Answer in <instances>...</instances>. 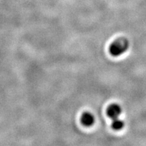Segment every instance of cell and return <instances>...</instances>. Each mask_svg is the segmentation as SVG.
I'll list each match as a JSON object with an SVG mask.
<instances>
[{
	"label": "cell",
	"instance_id": "cell-1",
	"mask_svg": "<svg viewBox=\"0 0 146 146\" xmlns=\"http://www.w3.org/2000/svg\"><path fill=\"white\" fill-rule=\"evenodd\" d=\"M129 47V42L125 38H119L115 40L109 48L110 53L114 56H120L127 50Z\"/></svg>",
	"mask_w": 146,
	"mask_h": 146
},
{
	"label": "cell",
	"instance_id": "cell-2",
	"mask_svg": "<svg viewBox=\"0 0 146 146\" xmlns=\"http://www.w3.org/2000/svg\"><path fill=\"white\" fill-rule=\"evenodd\" d=\"M121 108L118 104H112L108 108L107 110V114L110 118L112 119L118 118L120 114H121Z\"/></svg>",
	"mask_w": 146,
	"mask_h": 146
},
{
	"label": "cell",
	"instance_id": "cell-3",
	"mask_svg": "<svg viewBox=\"0 0 146 146\" xmlns=\"http://www.w3.org/2000/svg\"><path fill=\"white\" fill-rule=\"evenodd\" d=\"M81 123L84 126L90 127L94 125L95 122V117L90 112H85L81 116Z\"/></svg>",
	"mask_w": 146,
	"mask_h": 146
},
{
	"label": "cell",
	"instance_id": "cell-4",
	"mask_svg": "<svg viewBox=\"0 0 146 146\" xmlns=\"http://www.w3.org/2000/svg\"><path fill=\"white\" fill-rule=\"evenodd\" d=\"M124 127V123L119 118H115V119L112 120V127L114 130H120L122 128Z\"/></svg>",
	"mask_w": 146,
	"mask_h": 146
}]
</instances>
